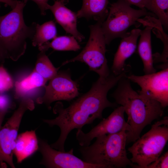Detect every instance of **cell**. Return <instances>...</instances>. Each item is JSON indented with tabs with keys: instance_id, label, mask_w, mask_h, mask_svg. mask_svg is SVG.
Segmentation results:
<instances>
[{
	"instance_id": "7",
	"label": "cell",
	"mask_w": 168,
	"mask_h": 168,
	"mask_svg": "<svg viewBox=\"0 0 168 168\" xmlns=\"http://www.w3.org/2000/svg\"><path fill=\"white\" fill-rule=\"evenodd\" d=\"M102 23L97 22L96 24L89 26L90 35L85 47L77 55L64 62L62 65L80 61L86 64L90 70L96 73L100 78L105 79L110 75L105 57L106 43L101 28Z\"/></svg>"
},
{
	"instance_id": "22",
	"label": "cell",
	"mask_w": 168,
	"mask_h": 168,
	"mask_svg": "<svg viewBox=\"0 0 168 168\" xmlns=\"http://www.w3.org/2000/svg\"><path fill=\"white\" fill-rule=\"evenodd\" d=\"M13 79L3 64L0 65V93H4L13 86Z\"/></svg>"
},
{
	"instance_id": "10",
	"label": "cell",
	"mask_w": 168,
	"mask_h": 168,
	"mask_svg": "<svg viewBox=\"0 0 168 168\" xmlns=\"http://www.w3.org/2000/svg\"><path fill=\"white\" fill-rule=\"evenodd\" d=\"M42 158L40 164L49 168H105L101 165L86 162L73 154V149L66 152L52 148L46 140L38 139Z\"/></svg>"
},
{
	"instance_id": "30",
	"label": "cell",
	"mask_w": 168,
	"mask_h": 168,
	"mask_svg": "<svg viewBox=\"0 0 168 168\" xmlns=\"http://www.w3.org/2000/svg\"><path fill=\"white\" fill-rule=\"evenodd\" d=\"M13 0L16 1H17V0Z\"/></svg>"
},
{
	"instance_id": "4",
	"label": "cell",
	"mask_w": 168,
	"mask_h": 168,
	"mask_svg": "<svg viewBox=\"0 0 168 168\" xmlns=\"http://www.w3.org/2000/svg\"><path fill=\"white\" fill-rule=\"evenodd\" d=\"M126 131L103 135L96 137L91 145L79 149L82 159L105 168L132 167L134 165L127 156Z\"/></svg>"
},
{
	"instance_id": "3",
	"label": "cell",
	"mask_w": 168,
	"mask_h": 168,
	"mask_svg": "<svg viewBox=\"0 0 168 168\" xmlns=\"http://www.w3.org/2000/svg\"><path fill=\"white\" fill-rule=\"evenodd\" d=\"M26 4L17 1L11 11L0 16V65L7 59L17 61L25 52L27 39L34 37L37 23L29 26L25 24L23 10Z\"/></svg>"
},
{
	"instance_id": "24",
	"label": "cell",
	"mask_w": 168,
	"mask_h": 168,
	"mask_svg": "<svg viewBox=\"0 0 168 168\" xmlns=\"http://www.w3.org/2000/svg\"><path fill=\"white\" fill-rule=\"evenodd\" d=\"M14 108L9 97L4 93H0V110Z\"/></svg>"
},
{
	"instance_id": "23",
	"label": "cell",
	"mask_w": 168,
	"mask_h": 168,
	"mask_svg": "<svg viewBox=\"0 0 168 168\" xmlns=\"http://www.w3.org/2000/svg\"><path fill=\"white\" fill-rule=\"evenodd\" d=\"M168 152H166L155 161L152 162L145 168H168Z\"/></svg>"
},
{
	"instance_id": "29",
	"label": "cell",
	"mask_w": 168,
	"mask_h": 168,
	"mask_svg": "<svg viewBox=\"0 0 168 168\" xmlns=\"http://www.w3.org/2000/svg\"><path fill=\"white\" fill-rule=\"evenodd\" d=\"M62 0L63 1V2H68L69 0Z\"/></svg>"
},
{
	"instance_id": "28",
	"label": "cell",
	"mask_w": 168,
	"mask_h": 168,
	"mask_svg": "<svg viewBox=\"0 0 168 168\" xmlns=\"http://www.w3.org/2000/svg\"><path fill=\"white\" fill-rule=\"evenodd\" d=\"M8 110L7 109L0 110V131L2 127V124L5 117L8 112Z\"/></svg>"
},
{
	"instance_id": "19",
	"label": "cell",
	"mask_w": 168,
	"mask_h": 168,
	"mask_svg": "<svg viewBox=\"0 0 168 168\" xmlns=\"http://www.w3.org/2000/svg\"><path fill=\"white\" fill-rule=\"evenodd\" d=\"M57 30L53 20L46 22L41 25L37 23L35 32L32 40V44L39 47L49 40L57 36Z\"/></svg>"
},
{
	"instance_id": "13",
	"label": "cell",
	"mask_w": 168,
	"mask_h": 168,
	"mask_svg": "<svg viewBox=\"0 0 168 168\" xmlns=\"http://www.w3.org/2000/svg\"><path fill=\"white\" fill-rule=\"evenodd\" d=\"M65 4L61 0H56L52 5H49L48 9L51 11L56 22L66 33L72 35L79 42H81L85 37L77 29V12L66 7Z\"/></svg>"
},
{
	"instance_id": "9",
	"label": "cell",
	"mask_w": 168,
	"mask_h": 168,
	"mask_svg": "<svg viewBox=\"0 0 168 168\" xmlns=\"http://www.w3.org/2000/svg\"><path fill=\"white\" fill-rule=\"evenodd\" d=\"M49 80V84L44 86L45 92L44 95L36 100L38 104H44L49 110L51 109L50 105L54 102L70 101L79 95L77 84L72 80L68 72H58Z\"/></svg>"
},
{
	"instance_id": "17",
	"label": "cell",
	"mask_w": 168,
	"mask_h": 168,
	"mask_svg": "<svg viewBox=\"0 0 168 168\" xmlns=\"http://www.w3.org/2000/svg\"><path fill=\"white\" fill-rule=\"evenodd\" d=\"M47 81L34 69L26 77L15 82L14 98L23 97L35 89L44 87Z\"/></svg>"
},
{
	"instance_id": "8",
	"label": "cell",
	"mask_w": 168,
	"mask_h": 168,
	"mask_svg": "<svg viewBox=\"0 0 168 168\" xmlns=\"http://www.w3.org/2000/svg\"><path fill=\"white\" fill-rule=\"evenodd\" d=\"M127 77L137 84L141 90L138 92L159 102L164 108L168 105V68L153 73L137 76L132 74Z\"/></svg>"
},
{
	"instance_id": "25",
	"label": "cell",
	"mask_w": 168,
	"mask_h": 168,
	"mask_svg": "<svg viewBox=\"0 0 168 168\" xmlns=\"http://www.w3.org/2000/svg\"><path fill=\"white\" fill-rule=\"evenodd\" d=\"M29 0L35 2L37 5L42 15L44 16L46 15L45 11L48 9V7L49 5L48 3L49 0H22V1L26 3Z\"/></svg>"
},
{
	"instance_id": "12",
	"label": "cell",
	"mask_w": 168,
	"mask_h": 168,
	"mask_svg": "<svg viewBox=\"0 0 168 168\" xmlns=\"http://www.w3.org/2000/svg\"><path fill=\"white\" fill-rule=\"evenodd\" d=\"M141 31L140 29H133L128 36L122 38L111 67L112 73L114 75H118L126 71L125 61L135 52Z\"/></svg>"
},
{
	"instance_id": "18",
	"label": "cell",
	"mask_w": 168,
	"mask_h": 168,
	"mask_svg": "<svg viewBox=\"0 0 168 168\" xmlns=\"http://www.w3.org/2000/svg\"><path fill=\"white\" fill-rule=\"evenodd\" d=\"M58 51H77L80 49L77 40L73 36H56L51 42L48 41L38 47L40 51L45 52L49 48Z\"/></svg>"
},
{
	"instance_id": "5",
	"label": "cell",
	"mask_w": 168,
	"mask_h": 168,
	"mask_svg": "<svg viewBox=\"0 0 168 168\" xmlns=\"http://www.w3.org/2000/svg\"><path fill=\"white\" fill-rule=\"evenodd\" d=\"M168 140V117L152 125L150 129L128 148L132 156V168H145L161 155Z\"/></svg>"
},
{
	"instance_id": "11",
	"label": "cell",
	"mask_w": 168,
	"mask_h": 168,
	"mask_svg": "<svg viewBox=\"0 0 168 168\" xmlns=\"http://www.w3.org/2000/svg\"><path fill=\"white\" fill-rule=\"evenodd\" d=\"M124 113V107L120 105L115 109L107 118L103 119L88 133H85L81 129H78L76 137L80 145L88 146L94 138L103 135L130 131L131 127L125 119Z\"/></svg>"
},
{
	"instance_id": "31",
	"label": "cell",
	"mask_w": 168,
	"mask_h": 168,
	"mask_svg": "<svg viewBox=\"0 0 168 168\" xmlns=\"http://www.w3.org/2000/svg\"></svg>"
},
{
	"instance_id": "20",
	"label": "cell",
	"mask_w": 168,
	"mask_h": 168,
	"mask_svg": "<svg viewBox=\"0 0 168 168\" xmlns=\"http://www.w3.org/2000/svg\"><path fill=\"white\" fill-rule=\"evenodd\" d=\"M144 7L158 17L166 30L168 27V0H143Z\"/></svg>"
},
{
	"instance_id": "21",
	"label": "cell",
	"mask_w": 168,
	"mask_h": 168,
	"mask_svg": "<svg viewBox=\"0 0 168 168\" xmlns=\"http://www.w3.org/2000/svg\"><path fill=\"white\" fill-rule=\"evenodd\" d=\"M45 52L40 51L38 54L34 69L48 81L57 74L58 69L54 67Z\"/></svg>"
},
{
	"instance_id": "27",
	"label": "cell",
	"mask_w": 168,
	"mask_h": 168,
	"mask_svg": "<svg viewBox=\"0 0 168 168\" xmlns=\"http://www.w3.org/2000/svg\"><path fill=\"white\" fill-rule=\"evenodd\" d=\"M17 1L13 0H0V3H3L6 6H9L12 9L15 7Z\"/></svg>"
},
{
	"instance_id": "6",
	"label": "cell",
	"mask_w": 168,
	"mask_h": 168,
	"mask_svg": "<svg viewBox=\"0 0 168 168\" xmlns=\"http://www.w3.org/2000/svg\"><path fill=\"white\" fill-rule=\"evenodd\" d=\"M131 5L123 0H118L110 4L106 20L101 25L106 44H109L114 39L124 38L130 32L127 30L131 26H138L139 18L143 16L156 17L152 13L148 12L144 8L139 10L131 7Z\"/></svg>"
},
{
	"instance_id": "2",
	"label": "cell",
	"mask_w": 168,
	"mask_h": 168,
	"mask_svg": "<svg viewBox=\"0 0 168 168\" xmlns=\"http://www.w3.org/2000/svg\"><path fill=\"white\" fill-rule=\"evenodd\" d=\"M126 75L118 82L112 94L116 103L122 106L128 116L127 122L131 129L126 132V144L140 137L143 128L161 118L164 108L158 101L146 97L134 91Z\"/></svg>"
},
{
	"instance_id": "1",
	"label": "cell",
	"mask_w": 168,
	"mask_h": 168,
	"mask_svg": "<svg viewBox=\"0 0 168 168\" xmlns=\"http://www.w3.org/2000/svg\"><path fill=\"white\" fill-rule=\"evenodd\" d=\"M124 75L123 73L117 76L112 73L105 79L99 77L88 91L66 108L63 107L61 102H57L53 111L54 114H58V116L53 119H42L49 126H57L60 130L58 138L50 146L65 152V143L71 131L76 128L82 129L84 125L91 124L96 119H103L102 112L105 109L115 107L117 104L108 100L107 94Z\"/></svg>"
},
{
	"instance_id": "15",
	"label": "cell",
	"mask_w": 168,
	"mask_h": 168,
	"mask_svg": "<svg viewBox=\"0 0 168 168\" xmlns=\"http://www.w3.org/2000/svg\"><path fill=\"white\" fill-rule=\"evenodd\" d=\"M81 9L77 12L78 18L85 17L87 20L93 19L102 23L109 13L108 0H82Z\"/></svg>"
},
{
	"instance_id": "16",
	"label": "cell",
	"mask_w": 168,
	"mask_h": 168,
	"mask_svg": "<svg viewBox=\"0 0 168 168\" xmlns=\"http://www.w3.org/2000/svg\"><path fill=\"white\" fill-rule=\"evenodd\" d=\"M152 26H147L141 30L140 38L138 47V52L143 63L145 74L156 72L153 66L151 42Z\"/></svg>"
},
{
	"instance_id": "26",
	"label": "cell",
	"mask_w": 168,
	"mask_h": 168,
	"mask_svg": "<svg viewBox=\"0 0 168 168\" xmlns=\"http://www.w3.org/2000/svg\"><path fill=\"white\" fill-rule=\"evenodd\" d=\"M131 5H133L138 7L140 9L144 8L143 0H123Z\"/></svg>"
},
{
	"instance_id": "14",
	"label": "cell",
	"mask_w": 168,
	"mask_h": 168,
	"mask_svg": "<svg viewBox=\"0 0 168 168\" xmlns=\"http://www.w3.org/2000/svg\"><path fill=\"white\" fill-rule=\"evenodd\" d=\"M38 149V140L35 130L27 131L18 135L14 154L17 162L20 163L31 156Z\"/></svg>"
}]
</instances>
